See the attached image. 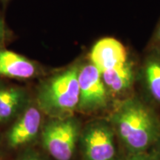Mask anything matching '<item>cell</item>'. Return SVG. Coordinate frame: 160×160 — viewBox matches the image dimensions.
Instances as JSON below:
<instances>
[{"label":"cell","instance_id":"obj_1","mask_svg":"<svg viewBox=\"0 0 160 160\" xmlns=\"http://www.w3.org/2000/svg\"><path fill=\"white\" fill-rule=\"evenodd\" d=\"M112 128L130 153H145L160 137L154 112L135 98L120 102L111 117Z\"/></svg>","mask_w":160,"mask_h":160},{"label":"cell","instance_id":"obj_2","mask_svg":"<svg viewBox=\"0 0 160 160\" xmlns=\"http://www.w3.org/2000/svg\"><path fill=\"white\" fill-rule=\"evenodd\" d=\"M79 69L73 67L48 82L39 93L40 108L56 117H65L78 108Z\"/></svg>","mask_w":160,"mask_h":160},{"label":"cell","instance_id":"obj_3","mask_svg":"<svg viewBox=\"0 0 160 160\" xmlns=\"http://www.w3.org/2000/svg\"><path fill=\"white\" fill-rule=\"evenodd\" d=\"M79 124L72 118L52 121L42 133L43 145L57 160H71L79 137Z\"/></svg>","mask_w":160,"mask_h":160},{"label":"cell","instance_id":"obj_4","mask_svg":"<svg viewBox=\"0 0 160 160\" xmlns=\"http://www.w3.org/2000/svg\"><path fill=\"white\" fill-rule=\"evenodd\" d=\"M79 102L78 108L84 112H93L105 108L108 102V89L101 73L92 64L79 69L78 76Z\"/></svg>","mask_w":160,"mask_h":160},{"label":"cell","instance_id":"obj_5","mask_svg":"<svg viewBox=\"0 0 160 160\" xmlns=\"http://www.w3.org/2000/svg\"><path fill=\"white\" fill-rule=\"evenodd\" d=\"M85 160H114L116 147L114 131L102 122L91 124L82 135Z\"/></svg>","mask_w":160,"mask_h":160},{"label":"cell","instance_id":"obj_6","mask_svg":"<svg viewBox=\"0 0 160 160\" xmlns=\"http://www.w3.org/2000/svg\"><path fill=\"white\" fill-rule=\"evenodd\" d=\"M90 57L91 64L100 73L128 62L125 46L117 39L109 37L100 39L95 44Z\"/></svg>","mask_w":160,"mask_h":160},{"label":"cell","instance_id":"obj_7","mask_svg":"<svg viewBox=\"0 0 160 160\" xmlns=\"http://www.w3.org/2000/svg\"><path fill=\"white\" fill-rule=\"evenodd\" d=\"M42 117L39 110L29 108L12 127L8 134V142L12 147L28 142L37 135L41 125Z\"/></svg>","mask_w":160,"mask_h":160},{"label":"cell","instance_id":"obj_8","mask_svg":"<svg viewBox=\"0 0 160 160\" xmlns=\"http://www.w3.org/2000/svg\"><path fill=\"white\" fill-rule=\"evenodd\" d=\"M37 72L32 62L8 50H0V76L17 79H28Z\"/></svg>","mask_w":160,"mask_h":160},{"label":"cell","instance_id":"obj_9","mask_svg":"<svg viewBox=\"0 0 160 160\" xmlns=\"http://www.w3.org/2000/svg\"><path fill=\"white\" fill-rule=\"evenodd\" d=\"M101 76L107 89L113 93H121L128 91L133 80V71L128 62L104 71L101 73Z\"/></svg>","mask_w":160,"mask_h":160},{"label":"cell","instance_id":"obj_10","mask_svg":"<svg viewBox=\"0 0 160 160\" xmlns=\"http://www.w3.org/2000/svg\"><path fill=\"white\" fill-rule=\"evenodd\" d=\"M24 95L19 90L0 87V122L11 118L23 102Z\"/></svg>","mask_w":160,"mask_h":160},{"label":"cell","instance_id":"obj_11","mask_svg":"<svg viewBox=\"0 0 160 160\" xmlns=\"http://www.w3.org/2000/svg\"><path fill=\"white\" fill-rule=\"evenodd\" d=\"M145 85L151 97L160 103V61L152 59L148 62L144 69Z\"/></svg>","mask_w":160,"mask_h":160},{"label":"cell","instance_id":"obj_12","mask_svg":"<svg viewBox=\"0 0 160 160\" xmlns=\"http://www.w3.org/2000/svg\"><path fill=\"white\" fill-rule=\"evenodd\" d=\"M114 160H157V158L154 157V156L150 155V153L145 152V153H130V154L127 157L119 158V159L116 158Z\"/></svg>","mask_w":160,"mask_h":160},{"label":"cell","instance_id":"obj_13","mask_svg":"<svg viewBox=\"0 0 160 160\" xmlns=\"http://www.w3.org/2000/svg\"><path fill=\"white\" fill-rule=\"evenodd\" d=\"M20 160H42V159H40L39 157H37V156H28V157H24L23 159H20Z\"/></svg>","mask_w":160,"mask_h":160},{"label":"cell","instance_id":"obj_14","mask_svg":"<svg viewBox=\"0 0 160 160\" xmlns=\"http://www.w3.org/2000/svg\"><path fill=\"white\" fill-rule=\"evenodd\" d=\"M4 33V26H3V22L2 21V19L0 18V40L2 39V37L3 36Z\"/></svg>","mask_w":160,"mask_h":160},{"label":"cell","instance_id":"obj_15","mask_svg":"<svg viewBox=\"0 0 160 160\" xmlns=\"http://www.w3.org/2000/svg\"><path fill=\"white\" fill-rule=\"evenodd\" d=\"M159 142V156H160V137H159V139H158V141H157V142Z\"/></svg>","mask_w":160,"mask_h":160},{"label":"cell","instance_id":"obj_16","mask_svg":"<svg viewBox=\"0 0 160 160\" xmlns=\"http://www.w3.org/2000/svg\"><path fill=\"white\" fill-rule=\"evenodd\" d=\"M159 37L160 38V29H159Z\"/></svg>","mask_w":160,"mask_h":160}]
</instances>
